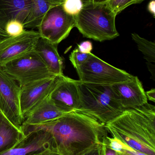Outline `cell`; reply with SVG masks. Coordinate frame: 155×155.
Here are the masks:
<instances>
[{
	"label": "cell",
	"mask_w": 155,
	"mask_h": 155,
	"mask_svg": "<svg viewBox=\"0 0 155 155\" xmlns=\"http://www.w3.org/2000/svg\"><path fill=\"white\" fill-rule=\"evenodd\" d=\"M25 136L34 131L48 132L52 139L54 151L61 155H80L107 136L105 125L85 113L75 111L42 124H22Z\"/></svg>",
	"instance_id": "1"
},
{
	"label": "cell",
	"mask_w": 155,
	"mask_h": 155,
	"mask_svg": "<svg viewBox=\"0 0 155 155\" xmlns=\"http://www.w3.org/2000/svg\"><path fill=\"white\" fill-rule=\"evenodd\" d=\"M113 137L136 151L155 155V107L148 103L125 109L105 125Z\"/></svg>",
	"instance_id": "2"
},
{
	"label": "cell",
	"mask_w": 155,
	"mask_h": 155,
	"mask_svg": "<svg viewBox=\"0 0 155 155\" xmlns=\"http://www.w3.org/2000/svg\"><path fill=\"white\" fill-rule=\"evenodd\" d=\"M80 105L78 111L106 125L125 109L116 97L112 86L83 83L78 80Z\"/></svg>",
	"instance_id": "3"
},
{
	"label": "cell",
	"mask_w": 155,
	"mask_h": 155,
	"mask_svg": "<svg viewBox=\"0 0 155 155\" xmlns=\"http://www.w3.org/2000/svg\"><path fill=\"white\" fill-rule=\"evenodd\" d=\"M81 12L74 16L75 27L84 37L99 42L119 36L116 26V15L106 3L84 2Z\"/></svg>",
	"instance_id": "4"
},
{
	"label": "cell",
	"mask_w": 155,
	"mask_h": 155,
	"mask_svg": "<svg viewBox=\"0 0 155 155\" xmlns=\"http://www.w3.org/2000/svg\"><path fill=\"white\" fill-rule=\"evenodd\" d=\"M83 83L112 85L131 79L133 75L112 66L92 53L81 66L76 69Z\"/></svg>",
	"instance_id": "5"
},
{
	"label": "cell",
	"mask_w": 155,
	"mask_h": 155,
	"mask_svg": "<svg viewBox=\"0 0 155 155\" xmlns=\"http://www.w3.org/2000/svg\"><path fill=\"white\" fill-rule=\"evenodd\" d=\"M17 81L21 87L53 75L35 51L15 59L1 67Z\"/></svg>",
	"instance_id": "6"
},
{
	"label": "cell",
	"mask_w": 155,
	"mask_h": 155,
	"mask_svg": "<svg viewBox=\"0 0 155 155\" xmlns=\"http://www.w3.org/2000/svg\"><path fill=\"white\" fill-rule=\"evenodd\" d=\"M75 27L74 16L67 14L60 5L46 13L37 29L41 37L58 45L69 36Z\"/></svg>",
	"instance_id": "7"
},
{
	"label": "cell",
	"mask_w": 155,
	"mask_h": 155,
	"mask_svg": "<svg viewBox=\"0 0 155 155\" xmlns=\"http://www.w3.org/2000/svg\"><path fill=\"white\" fill-rule=\"evenodd\" d=\"M21 87L0 67V108L8 120L20 128L24 122L20 107Z\"/></svg>",
	"instance_id": "8"
},
{
	"label": "cell",
	"mask_w": 155,
	"mask_h": 155,
	"mask_svg": "<svg viewBox=\"0 0 155 155\" xmlns=\"http://www.w3.org/2000/svg\"><path fill=\"white\" fill-rule=\"evenodd\" d=\"M61 76L44 78L21 87L20 107L24 119L49 96Z\"/></svg>",
	"instance_id": "9"
},
{
	"label": "cell",
	"mask_w": 155,
	"mask_h": 155,
	"mask_svg": "<svg viewBox=\"0 0 155 155\" xmlns=\"http://www.w3.org/2000/svg\"><path fill=\"white\" fill-rule=\"evenodd\" d=\"M41 37L37 31H25L16 36H9L0 41V67L34 51Z\"/></svg>",
	"instance_id": "10"
},
{
	"label": "cell",
	"mask_w": 155,
	"mask_h": 155,
	"mask_svg": "<svg viewBox=\"0 0 155 155\" xmlns=\"http://www.w3.org/2000/svg\"><path fill=\"white\" fill-rule=\"evenodd\" d=\"M54 152L52 139L46 131L29 133L11 149L0 155H45Z\"/></svg>",
	"instance_id": "11"
},
{
	"label": "cell",
	"mask_w": 155,
	"mask_h": 155,
	"mask_svg": "<svg viewBox=\"0 0 155 155\" xmlns=\"http://www.w3.org/2000/svg\"><path fill=\"white\" fill-rule=\"evenodd\" d=\"M115 94L125 109L139 107L148 103L142 82L137 76L112 85Z\"/></svg>",
	"instance_id": "12"
},
{
	"label": "cell",
	"mask_w": 155,
	"mask_h": 155,
	"mask_svg": "<svg viewBox=\"0 0 155 155\" xmlns=\"http://www.w3.org/2000/svg\"><path fill=\"white\" fill-rule=\"evenodd\" d=\"M49 97L65 112L78 111L80 105L78 80L62 75Z\"/></svg>",
	"instance_id": "13"
},
{
	"label": "cell",
	"mask_w": 155,
	"mask_h": 155,
	"mask_svg": "<svg viewBox=\"0 0 155 155\" xmlns=\"http://www.w3.org/2000/svg\"><path fill=\"white\" fill-rule=\"evenodd\" d=\"M32 5V0H0V28L5 31L7 24L13 20L23 24Z\"/></svg>",
	"instance_id": "14"
},
{
	"label": "cell",
	"mask_w": 155,
	"mask_h": 155,
	"mask_svg": "<svg viewBox=\"0 0 155 155\" xmlns=\"http://www.w3.org/2000/svg\"><path fill=\"white\" fill-rule=\"evenodd\" d=\"M58 45L50 42L40 37L35 45L34 51L38 54L51 74L56 76L64 75L63 62L58 53Z\"/></svg>",
	"instance_id": "15"
},
{
	"label": "cell",
	"mask_w": 155,
	"mask_h": 155,
	"mask_svg": "<svg viewBox=\"0 0 155 155\" xmlns=\"http://www.w3.org/2000/svg\"><path fill=\"white\" fill-rule=\"evenodd\" d=\"M67 113L56 105L48 96L25 117L22 124L35 125L46 123Z\"/></svg>",
	"instance_id": "16"
},
{
	"label": "cell",
	"mask_w": 155,
	"mask_h": 155,
	"mask_svg": "<svg viewBox=\"0 0 155 155\" xmlns=\"http://www.w3.org/2000/svg\"><path fill=\"white\" fill-rule=\"evenodd\" d=\"M25 136L20 128L8 120L0 108V154L13 147Z\"/></svg>",
	"instance_id": "17"
},
{
	"label": "cell",
	"mask_w": 155,
	"mask_h": 155,
	"mask_svg": "<svg viewBox=\"0 0 155 155\" xmlns=\"http://www.w3.org/2000/svg\"><path fill=\"white\" fill-rule=\"evenodd\" d=\"M62 0H32V5L28 17L23 23L25 29L37 28L46 13L52 8L62 5Z\"/></svg>",
	"instance_id": "18"
},
{
	"label": "cell",
	"mask_w": 155,
	"mask_h": 155,
	"mask_svg": "<svg viewBox=\"0 0 155 155\" xmlns=\"http://www.w3.org/2000/svg\"><path fill=\"white\" fill-rule=\"evenodd\" d=\"M133 40L137 45L138 50L142 52L145 59L148 63H155V44L154 42L148 41L139 36L138 34L132 33Z\"/></svg>",
	"instance_id": "19"
},
{
	"label": "cell",
	"mask_w": 155,
	"mask_h": 155,
	"mask_svg": "<svg viewBox=\"0 0 155 155\" xmlns=\"http://www.w3.org/2000/svg\"><path fill=\"white\" fill-rule=\"evenodd\" d=\"M144 1V0H109L106 3L116 16L130 5L141 3Z\"/></svg>",
	"instance_id": "20"
},
{
	"label": "cell",
	"mask_w": 155,
	"mask_h": 155,
	"mask_svg": "<svg viewBox=\"0 0 155 155\" xmlns=\"http://www.w3.org/2000/svg\"><path fill=\"white\" fill-rule=\"evenodd\" d=\"M83 5V0H65L62 6L67 14L75 16L81 12Z\"/></svg>",
	"instance_id": "21"
},
{
	"label": "cell",
	"mask_w": 155,
	"mask_h": 155,
	"mask_svg": "<svg viewBox=\"0 0 155 155\" xmlns=\"http://www.w3.org/2000/svg\"><path fill=\"white\" fill-rule=\"evenodd\" d=\"M90 53L81 52L78 48H76L71 53L69 56V60L76 69L82 65L87 60Z\"/></svg>",
	"instance_id": "22"
},
{
	"label": "cell",
	"mask_w": 155,
	"mask_h": 155,
	"mask_svg": "<svg viewBox=\"0 0 155 155\" xmlns=\"http://www.w3.org/2000/svg\"><path fill=\"white\" fill-rule=\"evenodd\" d=\"M5 31L9 36H16L22 34L26 30L22 23L16 20H13L7 24Z\"/></svg>",
	"instance_id": "23"
},
{
	"label": "cell",
	"mask_w": 155,
	"mask_h": 155,
	"mask_svg": "<svg viewBox=\"0 0 155 155\" xmlns=\"http://www.w3.org/2000/svg\"><path fill=\"white\" fill-rule=\"evenodd\" d=\"M104 154L105 145L104 143L103 142V143L97 144L94 146L92 147L85 151L80 155H104Z\"/></svg>",
	"instance_id": "24"
},
{
	"label": "cell",
	"mask_w": 155,
	"mask_h": 155,
	"mask_svg": "<svg viewBox=\"0 0 155 155\" xmlns=\"http://www.w3.org/2000/svg\"><path fill=\"white\" fill-rule=\"evenodd\" d=\"M116 155H147L143 153L134 150L123 143L121 149L116 151Z\"/></svg>",
	"instance_id": "25"
},
{
	"label": "cell",
	"mask_w": 155,
	"mask_h": 155,
	"mask_svg": "<svg viewBox=\"0 0 155 155\" xmlns=\"http://www.w3.org/2000/svg\"><path fill=\"white\" fill-rule=\"evenodd\" d=\"M77 48L81 52L89 54L91 53V51L93 50V44L90 41H85L78 45Z\"/></svg>",
	"instance_id": "26"
},
{
	"label": "cell",
	"mask_w": 155,
	"mask_h": 155,
	"mask_svg": "<svg viewBox=\"0 0 155 155\" xmlns=\"http://www.w3.org/2000/svg\"><path fill=\"white\" fill-rule=\"evenodd\" d=\"M103 141L105 145V154L104 155H116V152L110 147L106 142V139Z\"/></svg>",
	"instance_id": "27"
},
{
	"label": "cell",
	"mask_w": 155,
	"mask_h": 155,
	"mask_svg": "<svg viewBox=\"0 0 155 155\" xmlns=\"http://www.w3.org/2000/svg\"><path fill=\"white\" fill-rule=\"evenodd\" d=\"M147 10L153 15L154 18L155 17V1L152 0L149 2L147 5Z\"/></svg>",
	"instance_id": "28"
},
{
	"label": "cell",
	"mask_w": 155,
	"mask_h": 155,
	"mask_svg": "<svg viewBox=\"0 0 155 155\" xmlns=\"http://www.w3.org/2000/svg\"><path fill=\"white\" fill-rule=\"evenodd\" d=\"M147 99L150 101H153V102H155V89L152 88L149 91H147L146 93Z\"/></svg>",
	"instance_id": "29"
},
{
	"label": "cell",
	"mask_w": 155,
	"mask_h": 155,
	"mask_svg": "<svg viewBox=\"0 0 155 155\" xmlns=\"http://www.w3.org/2000/svg\"><path fill=\"white\" fill-rule=\"evenodd\" d=\"M147 67H148V70L150 71V72L153 75V79H154L155 77V65L153 63H147Z\"/></svg>",
	"instance_id": "30"
},
{
	"label": "cell",
	"mask_w": 155,
	"mask_h": 155,
	"mask_svg": "<svg viewBox=\"0 0 155 155\" xmlns=\"http://www.w3.org/2000/svg\"><path fill=\"white\" fill-rule=\"evenodd\" d=\"M9 35L7 33L5 30H3L2 28H0V41L5 39V38H7L9 37Z\"/></svg>",
	"instance_id": "31"
},
{
	"label": "cell",
	"mask_w": 155,
	"mask_h": 155,
	"mask_svg": "<svg viewBox=\"0 0 155 155\" xmlns=\"http://www.w3.org/2000/svg\"><path fill=\"white\" fill-rule=\"evenodd\" d=\"M92 1L95 3H106L109 0H92Z\"/></svg>",
	"instance_id": "32"
},
{
	"label": "cell",
	"mask_w": 155,
	"mask_h": 155,
	"mask_svg": "<svg viewBox=\"0 0 155 155\" xmlns=\"http://www.w3.org/2000/svg\"><path fill=\"white\" fill-rule=\"evenodd\" d=\"M45 155H61L59 154V153H55V152H50V153H48L47 154Z\"/></svg>",
	"instance_id": "33"
},
{
	"label": "cell",
	"mask_w": 155,
	"mask_h": 155,
	"mask_svg": "<svg viewBox=\"0 0 155 155\" xmlns=\"http://www.w3.org/2000/svg\"><path fill=\"white\" fill-rule=\"evenodd\" d=\"M83 2H88V1H90V0H83Z\"/></svg>",
	"instance_id": "34"
},
{
	"label": "cell",
	"mask_w": 155,
	"mask_h": 155,
	"mask_svg": "<svg viewBox=\"0 0 155 155\" xmlns=\"http://www.w3.org/2000/svg\"><path fill=\"white\" fill-rule=\"evenodd\" d=\"M62 1H65V0H62Z\"/></svg>",
	"instance_id": "35"
},
{
	"label": "cell",
	"mask_w": 155,
	"mask_h": 155,
	"mask_svg": "<svg viewBox=\"0 0 155 155\" xmlns=\"http://www.w3.org/2000/svg\"></svg>",
	"instance_id": "36"
}]
</instances>
